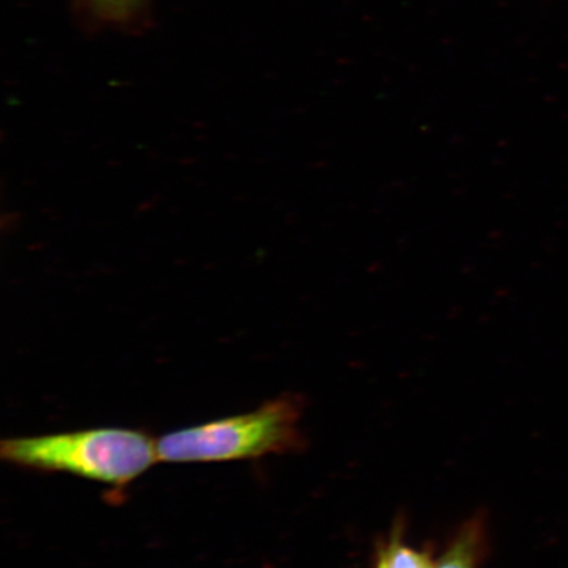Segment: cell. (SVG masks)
<instances>
[{"instance_id": "cell-1", "label": "cell", "mask_w": 568, "mask_h": 568, "mask_svg": "<svg viewBox=\"0 0 568 568\" xmlns=\"http://www.w3.org/2000/svg\"><path fill=\"white\" fill-rule=\"evenodd\" d=\"M0 458L26 471L99 483L115 501L160 462L158 442L148 432L116 426L6 438Z\"/></svg>"}, {"instance_id": "cell-2", "label": "cell", "mask_w": 568, "mask_h": 568, "mask_svg": "<svg viewBox=\"0 0 568 568\" xmlns=\"http://www.w3.org/2000/svg\"><path fill=\"white\" fill-rule=\"evenodd\" d=\"M302 402L294 395L257 409L166 433L158 439L160 462L216 464L257 459L301 449Z\"/></svg>"}, {"instance_id": "cell-3", "label": "cell", "mask_w": 568, "mask_h": 568, "mask_svg": "<svg viewBox=\"0 0 568 568\" xmlns=\"http://www.w3.org/2000/svg\"><path fill=\"white\" fill-rule=\"evenodd\" d=\"M485 548V524L473 518L460 528L436 568H477Z\"/></svg>"}, {"instance_id": "cell-4", "label": "cell", "mask_w": 568, "mask_h": 568, "mask_svg": "<svg viewBox=\"0 0 568 568\" xmlns=\"http://www.w3.org/2000/svg\"><path fill=\"white\" fill-rule=\"evenodd\" d=\"M376 568H436L428 554L404 545L395 538L382 549Z\"/></svg>"}, {"instance_id": "cell-5", "label": "cell", "mask_w": 568, "mask_h": 568, "mask_svg": "<svg viewBox=\"0 0 568 568\" xmlns=\"http://www.w3.org/2000/svg\"><path fill=\"white\" fill-rule=\"evenodd\" d=\"M141 0H97V3L102 7L105 12L113 13V16H125L136 7Z\"/></svg>"}]
</instances>
